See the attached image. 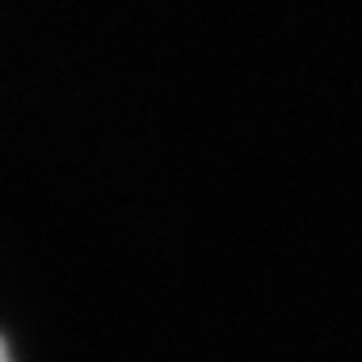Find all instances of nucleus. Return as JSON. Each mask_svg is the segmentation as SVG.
I'll list each match as a JSON object with an SVG mask.
<instances>
[{
    "label": "nucleus",
    "mask_w": 362,
    "mask_h": 362,
    "mask_svg": "<svg viewBox=\"0 0 362 362\" xmlns=\"http://www.w3.org/2000/svg\"><path fill=\"white\" fill-rule=\"evenodd\" d=\"M0 362H13V354H8V346H4V337H0Z\"/></svg>",
    "instance_id": "obj_1"
}]
</instances>
